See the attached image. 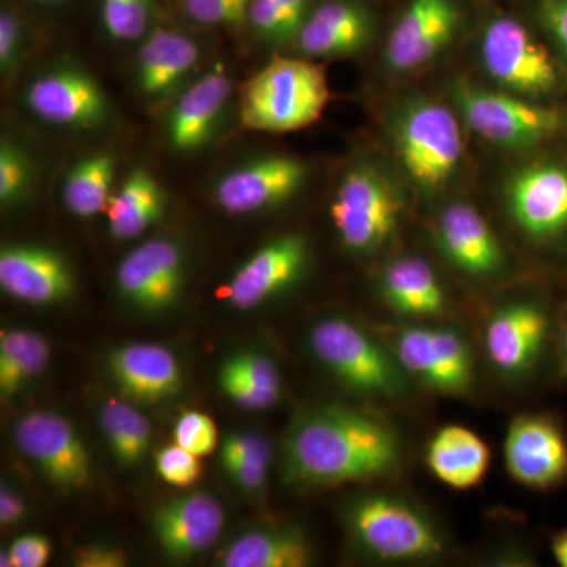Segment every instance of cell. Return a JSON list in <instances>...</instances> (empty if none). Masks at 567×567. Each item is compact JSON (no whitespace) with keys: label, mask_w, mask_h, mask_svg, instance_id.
I'll return each mask as SVG.
<instances>
[{"label":"cell","mask_w":567,"mask_h":567,"mask_svg":"<svg viewBox=\"0 0 567 567\" xmlns=\"http://www.w3.org/2000/svg\"><path fill=\"white\" fill-rule=\"evenodd\" d=\"M401 461V440L386 421L341 405L301 412L281 447L282 480L295 487L379 480Z\"/></svg>","instance_id":"6da1fadb"},{"label":"cell","mask_w":567,"mask_h":567,"mask_svg":"<svg viewBox=\"0 0 567 567\" xmlns=\"http://www.w3.org/2000/svg\"><path fill=\"white\" fill-rule=\"evenodd\" d=\"M480 62L498 91L533 102L567 104V71L524 10H494L477 39Z\"/></svg>","instance_id":"7a4b0ae2"},{"label":"cell","mask_w":567,"mask_h":567,"mask_svg":"<svg viewBox=\"0 0 567 567\" xmlns=\"http://www.w3.org/2000/svg\"><path fill=\"white\" fill-rule=\"evenodd\" d=\"M447 96L461 121L499 148L533 153L567 140V104L533 102L457 78Z\"/></svg>","instance_id":"3957f363"},{"label":"cell","mask_w":567,"mask_h":567,"mask_svg":"<svg viewBox=\"0 0 567 567\" xmlns=\"http://www.w3.org/2000/svg\"><path fill=\"white\" fill-rule=\"evenodd\" d=\"M395 158L420 192L434 194L453 181L464 162L461 117L431 96H406L390 115Z\"/></svg>","instance_id":"277c9868"},{"label":"cell","mask_w":567,"mask_h":567,"mask_svg":"<svg viewBox=\"0 0 567 567\" xmlns=\"http://www.w3.org/2000/svg\"><path fill=\"white\" fill-rule=\"evenodd\" d=\"M330 99L322 66L308 58H275L241 89L238 115L252 132L292 133L320 121Z\"/></svg>","instance_id":"5b68a950"},{"label":"cell","mask_w":567,"mask_h":567,"mask_svg":"<svg viewBox=\"0 0 567 567\" xmlns=\"http://www.w3.org/2000/svg\"><path fill=\"white\" fill-rule=\"evenodd\" d=\"M503 197L511 221L533 248L567 259V140L518 164Z\"/></svg>","instance_id":"8992f818"},{"label":"cell","mask_w":567,"mask_h":567,"mask_svg":"<svg viewBox=\"0 0 567 567\" xmlns=\"http://www.w3.org/2000/svg\"><path fill=\"white\" fill-rule=\"evenodd\" d=\"M404 196L379 164L357 162L339 178L331 219L341 244L354 254L382 249L398 230Z\"/></svg>","instance_id":"52a82bcc"},{"label":"cell","mask_w":567,"mask_h":567,"mask_svg":"<svg viewBox=\"0 0 567 567\" xmlns=\"http://www.w3.org/2000/svg\"><path fill=\"white\" fill-rule=\"evenodd\" d=\"M309 347L317 360L354 393L380 398L405 393L406 371L395 353L346 317H327L316 323Z\"/></svg>","instance_id":"ba28073f"},{"label":"cell","mask_w":567,"mask_h":567,"mask_svg":"<svg viewBox=\"0 0 567 567\" xmlns=\"http://www.w3.org/2000/svg\"><path fill=\"white\" fill-rule=\"evenodd\" d=\"M347 525L358 546L380 561H425L446 550L434 522L399 496H361L347 511Z\"/></svg>","instance_id":"9c48e42d"},{"label":"cell","mask_w":567,"mask_h":567,"mask_svg":"<svg viewBox=\"0 0 567 567\" xmlns=\"http://www.w3.org/2000/svg\"><path fill=\"white\" fill-rule=\"evenodd\" d=\"M468 22L465 0H405L383 48L393 74L415 73L436 61Z\"/></svg>","instance_id":"30bf717a"},{"label":"cell","mask_w":567,"mask_h":567,"mask_svg":"<svg viewBox=\"0 0 567 567\" xmlns=\"http://www.w3.org/2000/svg\"><path fill=\"white\" fill-rule=\"evenodd\" d=\"M14 445L63 492L80 491L91 480V456L76 429L52 412H32L13 429Z\"/></svg>","instance_id":"8fae6325"},{"label":"cell","mask_w":567,"mask_h":567,"mask_svg":"<svg viewBox=\"0 0 567 567\" xmlns=\"http://www.w3.org/2000/svg\"><path fill=\"white\" fill-rule=\"evenodd\" d=\"M24 103L40 121L63 128H99L111 115L99 81L73 65L52 66L39 74L25 89Z\"/></svg>","instance_id":"7c38bea8"},{"label":"cell","mask_w":567,"mask_h":567,"mask_svg":"<svg viewBox=\"0 0 567 567\" xmlns=\"http://www.w3.org/2000/svg\"><path fill=\"white\" fill-rule=\"evenodd\" d=\"M308 174V163L297 156H262L224 174L213 196L229 215H251L292 199L303 188Z\"/></svg>","instance_id":"4fadbf2b"},{"label":"cell","mask_w":567,"mask_h":567,"mask_svg":"<svg viewBox=\"0 0 567 567\" xmlns=\"http://www.w3.org/2000/svg\"><path fill=\"white\" fill-rule=\"evenodd\" d=\"M186 257L171 238H152L126 254L115 275L123 300L142 312H162L178 300Z\"/></svg>","instance_id":"5bb4252c"},{"label":"cell","mask_w":567,"mask_h":567,"mask_svg":"<svg viewBox=\"0 0 567 567\" xmlns=\"http://www.w3.org/2000/svg\"><path fill=\"white\" fill-rule=\"evenodd\" d=\"M309 264V244L300 234L268 241L249 257L223 289L227 305L249 311L293 286Z\"/></svg>","instance_id":"9a60e30c"},{"label":"cell","mask_w":567,"mask_h":567,"mask_svg":"<svg viewBox=\"0 0 567 567\" xmlns=\"http://www.w3.org/2000/svg\"><path fill=\"white\" fill-rule=\"evenodd\" d=\"M379 14L368 0H320L293 44L303 58L341 59L374 43Z\"/></svg>","instance_id":"2e32d148"},{"label":"cell","mask_w":567,"mask_h":567,"mask_svg":"<svg viewBox=\"0 0 567 567\" xmlns=\"http://www.w3.org/2000/svg\"><path fill=\"white\" fill-rule=\"evenodd\" d=\"M550 327L548 309L539 301L522 300L503 306L487 323L488 360L503 375L527 374L546 349Z\"/></svg>","instance_id":"e0dca14e"},{"label":"cell","mask_w":567,"mask_h":567,"mask_svg":"<svg viewBox=\"0 0 567 567\" xmlns=\"http://www.w3.org/2000/svg\"><path fill=\"white\" fill-rule=\"evenodd\" d=\"M505 462L509 475L524 486H557L567 476L566 436L550 417L518 416L507 429Z\"/></svg>","instance_id":"ac0fdd59"},{"label":"cell","mask_w":567,"mask_h":567,"mask_svg":"<svg viewBox=\"0 0 567 567\" xmlns=\"http://www.w3.org/2000/svg\"><path fill=\"white\" fill-rule=\"evenodd\" d=\"M435 234L440 252L461 274L486 279L505 271L503 246L475 205L465 200L447 204Z\"/></svg>","instance_id":"d6986e66"},{"label":"cell","mask_w":567,"mask_h":567,"mask_svg":"<svg viewBox=\"0 0 567 567\" xmlns=\"http://www.w3.org/2000/svg\"><path fill=\"white\" fill-rule=\"evenodd\" d=\"M0 287L21 303L50 306L69 300L74 275L65 257L39 245H10L0 251Z\"/></svg>","instance_id":"ffe728a7"},{"label":"cell","mask_w":567,"mask_h":567,"mask_svg":"<svg viewBox=\"0 0 567 567\" xmlns=\"http://www.w3.org/2000/svg\"><path fill=\"white\" fill-rule=\"evenodd\" d=\"M233 96V78L221 63L197 78L175 100L166 133L174 151H200L218 132Z\"/></svg>","instance_id":"44dd1931"},{"label":"cell","mask_w":567,"mask_h":567,"mask_svg":"<svg viewBox=\"0 0 567 567\" xmlns=\"http://www.w3.org/2000/svg\"><path fill=\"white\" fill-rule=\"evenodd\" d=\"M224 507L205 492L178 496L153 513V535L164 554L174 559L197 557L221 535Z\"/></svg>","instance_id":"7402d4cb"},{"label":"cell","mask_w":567,"mask_h":567,"mask_svg":"<svg viewBox=\"0 0 567 567\" xmlns=\"http://www.w3.org/2000/svg\"><path fill=\"white\" fill-rule=\"evenodd\" d=\"M107 365L123 394L144 404L173 398L182 388L181 364L164 346L134 342L117 347L110 353Z\"/></svg>","instance_id":"603a6c76"},{"label":"cell","mask_w":567,"mask_h":567,"mask_svg":"<svg viewBox=\"0 0 567 567\" xmlns=\"http://www.w3.org/2000/svg\"><path fill=\"white\" fill-rule=\"evenodd\" d=\"M199 61L200 47L193 37L152 29L137 51V85L147 99H167L192 76Z\"/></svg>","instance_id":"cb8c5ba5"},{"label":"cell","mask_w":567,"mask_h":567,"mask_svg":"<svg viewBox=\"0 0 567 567\" xmlns=\"http://www.w3.org/2000/svg\"><path fill=\"white\" fill-rule=\"evenodd\" d=\"M379 286L383 300L399 315L435 317L445 311L442 282L434 268L421 257H399L388 264Z\"/></svg>","instance_id":"d4e9b609"},{"label":"cell","mask_w":567,"mask_h":567,"mask_svg":"<svg viewBox=\"0 0 567 567\" xmlns=\"http://www.w3.org/2000/svg\"><path fill=\"white\" fill-rule=\"evenodd\" d=\"M166 213V194L155 175L136 167L126 175L121 188L112 194L107 205V223L112 237L134 240L162 221Z\"/></svg>","instance_id":"484cf974"},{"label":"cell","mask_w":567,"mask_h":567,"mask_svg":"<svg viewBox=\"0 0 567 567\" xmlns=\"http://www.w3.org/2000/svg\"><path fill=\"white\" fill-rule=\"evenodd\" d=\"M488 464L491 451L486 443L461 425L442 429L429 445V468L436 480L457 491L476 487L486 476Z\"/></svg>","instance_id":"4316f807"},{"label":"cell","mask_w":567,"mask_h":567,"mask_svg":"<svg viewBox=\"0 0 567 567\" xmlns=\"http://www.w3.org/2000/svg\"><path fill=\"white\" fill-rule=\"evenodd\" d=\"M218 382L224 395L249 412L274 409L282 398L281 372L268 354L260 352L227 358L219 368Z\"/></svg>","instance_id":"83f0119b"},{"label":"cell","mask_w":567,"mask_h":567,"mask_svg":"<svg viewBox=\"0 0 567 567\" xmlns=\"http://www.w3.org/2000/svg\"><path fill=\"white\" fill-rule=\"evenodd\" d=\"M312 563L308 537L295 528H257L224 548V567H303Z\"/></svg>","instance_id":"f1b7e54d"},{"label":"cell","mask_w":567,"mask_h":567,"mask_svg":"<svg viewBox=\"0 0 567 567\" xmlns=\"http://www.w3.org/2000/svg\"><path fill=\"white\" fill-rule=\"evenodd\" d=\"M117 159L114 153L96 152L80 159L66 174L62 199L78 218H92L107 210Z\"/></svg>","instance_id":"f546056e"},{"label":"cell","mask_w":567,"mask_h":567,"mask_svg":"<svg viewBox=\"0 0 567 567\" xmlns=\"http://www.w3.org/2000/svg\"><path fill=\"white\" fill-rule=\"evenodd\" d=\"M51 347L40 333L9 328L0 334V394L20 393L50 363Z\"/></svg>","instance_id":"4dcf8cb0"},{"label":"cell","mask_w":567,"mask_h":567,"mask_svg":"<svg viewBox=\"0 0 567 567\" xmlns=\"http://www.w3.org/2000/svg\"><path fill=\"white\" fill-rule=\"evenodd\" d=\"M100 425L111 453L122 466L140 464L152 446V425L140 410L110 399L100 409Z\"/></svg>","instance_id":"1f68e13d"},{"label":"cell","mask_w":567,"mask_h":567,"mask_svg":"<svg viewBox=\"0 0 567 567\" xmlns=\"http://www.w3.org/2000/svg\"><path fill=\"white\" fill-rule=\"evenodd\" d=\"M320 0H252L248 24L265 43L274 47L293 43Z\"/></svg>","instance_id":"d6a6232c"},{"label":"cell","mask_w":567,"mask_h":567,"mask_svg":"<svg viewBox=\"0 0 567 567\" xmlns=\"http://www.w3.org/2000/svg\"><path fill=\"white\" fill-rule=\"evenodd\" d=\"M432 342L436 363L434 390L464 393L473 377L472 353L465 339L450 328H432Z\"/></svg>","instance_id":"836d02e7"},{"label":"cell","mask_w":567,"mask_h":567,"mask_svg":"<svg viewBox=\"0 0 567 567\" xmlns=\"http://www.w3.org/2000/svg\"><path fill=\"white\" fill-rule=\"evenodd\" d=\"M104 31L114 40H144L152 31L153 0H100Z\"/></svg>","instance_id":"e575fe53"},{"label":"cell","mask_w":567,"mask_h":567,"mask_svg":"<svg viewBox=\"0 0 567 567\" xmlns=\"http://www.w3.org/2000/svg\"><path fill=\"white\" fill-rule=\"evenodd\" d=\"M394 353L406 374L434 390L436 363L432 328L421 324L402 327L395 334Z\"/></svg>","instance_id":"d590c367"},{"label":"cell","mask_w":567,"mask_h":567,"mask_svg":"<svg viewBox=\"0 0 567 567\" xmlns=\"http://www.w3.org/2000/svg\"><path fill=\"white\" fill-rule=\"evenodd\" d=\"M32 181V163L28 153L22 152L10 140H2V144H0V203L3 207L22 203L31 193Z\"/></svg>","instance_id":"8d00e7d4"},{"label":"cell","mask_w":567,"mask_h":567,"mask_svg":"<svg viewBox=\"0 0 567 567\" xmlns=\"http://www.w3.org/2000/svg\"><path fill=\"white\" fill-rule=\"evenodd\" d=\"M522 10L546 37L567 71V0H522Z\"/></svg>","instance_id":"74e56055"},{"label":"cell","mask_w":567,"mask_h":567,"mask_svg":"<svg viewBox=\"0 0 567 567\" xmlns=\"http://www.w3.org/2000/svg\"><path fill=\"white\" fill-rule=\"evenodd\" d=\"M252 0H182L189 20L212 28H233L248 21Z\"/></svg>","instance_id":"f35d334b"},{"label":"cell","mask_w":567,"mask_h":567,"mask_svg":"<svg viewBox=\"0 0 567 567\" xmlns=\"http://www.w3.org/2000/svg\"><path fill=\"white\" fill-rule=\"evenodd\" d=\"M155 468L164 483L175 487L193 486L203 475L199 456L177 443L164 446L156 453Z\"/></svg>","instance_id":"ab89813d"},{"label":"cell","mask_w":567,"mask_h":567,"mask_svg":"<svg viewBox=\"0 0 567 567\" xmlns=\"http://www.w3.org/2000/svg\"><path fill=\"white\" fill-rule=\"evenodd\" d=\"M175 443L196 456L212 454L218 446V431L210 416L199 412L183 413L174 429Z\"/></svg>","instance_id":"60d3db41"},{"label":"cell","mask_w":567,"mask_h":567,"mask_svg":"<svg viewBox=\"0 0 567 567\" xmlns=\"http://www.w3.org/2000/svg\"><path fill=\"white\" fill-rule=\"evenodd\" d=\"M25 31L21 18L10 9L0 13V70L11 76L24 58Z\"/></svg>","instance_id":"b9f144b4"},{"label":"cell","mask_w":567,"mask_h":567,"mask_svg":"<svg viewBox=\"0 0 567 567\" xmlns=\"http://www.w3.org/2000/svg\"><path fill=\"white\" fill-rule=\"evenodd\" d=\"M274 456H256L223 462L224 472L246 492H257L265 486Z\"/></svg>","instance_id":"7bdbcfd3"},{"label":"cell","mask_w":567,"mask_h":567,"mask_svg":"<svg viewBox=\"0 0 567 567\" xmlns=\"http://www.w3.org/2000/svg\"><path fill=\"white\" fill-rule=\"evenodd\" d=\"M256 456H274V446L267 436L257 432H234L223 440L221 464Z\"/></svg>","instance_id":"ee69618b"},{"label":"cell","mask_w":567,"mask_h":567,"mask_svg":"<svg viewBox=\"0 0 567 567\" xmlns=\"http://www.w3.org/2000/svg\"><path fill=\"white\" fill-rule=\"evenodd\" d=\"M11 567H43L50 561L51 543L43 535H24L9 547Z\"/></svg>","instance_id":"f6af8a7d"},{"label":"cell","mask_w":567,"mask_h":567,"mask_svg":"<svg viewBox=\"0 0 567 567\" xmlns=\"http://www.w3.org/2000/svg\"><path fill=\"white\" fill-rule=\"evenodd\" d=\"M73 561L81 567H121L126 566L128 559L121 548L95 544L81 547L74 554Z\"/></svg>","instance_id":"bcb514c9"},{"label":"cell","mask_w":567,"mask_h":567,"mask_svg":"<svg viewBox=\"0 0 567 567\" xmlns=\"http://www.w3.org/2000/svg\"><path fill=\"white\" fill-rule=\"evenodd\" d=\"M25 514H28V507H25L20 492L2 484V488H0V524L3 527H14L24 520Z\"/></svg>","instance_id":"7dc6e473"},{"label":"cell","mask_w":567,"mask_h":567,"mask_svg":"<svg viewBox=\"0 0 567 567\" xmlns=\"http://www.w3.org/2000/svg\"><path fill=\"white\" fill-rule=\"evenodd\" d=\"M551 550H554V557L557 559L558 565L567 567V532L555 537Z\"/></svg>","instance_id":"c3c4849f"},{"label":"cell","mask_w":567,"mask_h":567,"mask_svg":"<svg viewBox=\"0 0 567 567\" xmlns=\"http://www.w3.org/2000/svg\"><path fill=\"white\" fill-rule=\"evenodd\" d=\"M559 353H561L563 369L567 374V311L563 322L561 336H559Z\"/></svg>","instance_id":"681fc988"},{"label":"cell","mask_w":567,"mask_h":567,"mask_svg":"<svg viewBox=\"0 0 567 567\" xmlns=\"http://www.w3.org/2000/svg\"><path fill=\"white\" fill-rule=\"evenodd\" d=\"M32 2H39V3H54V2H61V0H32Z\"/></svg>","instance_id":"f907efd6"}]
</instances>
